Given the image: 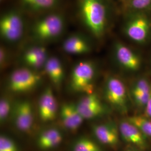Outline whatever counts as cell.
Listing matches in <instances>:
<instances>
[{
    "mask_svg": "<svg viewBox=\"0 0 151 151\" xmlns=\"http://www.w3.org/2000/svg\"><path fill=\"white\" fill-rule=\"evenodd\" d=\"M9 56L6 49L1 46L0 48V67L1 69H4L9 63Z\"/></svg>",
    "mask_w": 151,
    "mask_h": 151,
    "instance_id": "27",
    "label": "cell"
},
{
    "mask_svg": "<svg viewBox=\"0 0 151 151\" xmlns=\"http://www.w3.org/2000/svg\"><path fill=\"white\" fill-rule=\"evenodd\" d=\"M151 91V88L148 81L145 79H140L136 82L132 88V93L146 92Z\"/></svg>",
    "mask_w": 151,
    "mask_h": 151,
    "instance_id": "24",
    "label": "cell"
},
{
    "mask_svg": "<svg viewBox=\"0 0 151 151\" xmlns=\"http://www.w3.org/2000/svg\"><path fill=\"white\" fill-rule=\"evenodd\" d=\"M12 117L17 129L24 133L30 132L34 123V111L31 103L27 100H22L15 104Z\"/></svg>",
    "mask_w": 151,
    "mask_h": 151,
    "instance_id": "8",
    "label": "cell"
},
{
    "mask_svg": "<svg viewBox=\"0 0 151 151\" xmlns=\"http://www.w3.org/2000/svg\"><path fill=\"white\" fill-rule=\"evenodd\" d=\"M151 91L132 93L135 104L139 106H146L151 95Z\"/></svg>",
    "mask_w": 151,
    "mask_h": 151,
    "instance_id": "25",
    "label": "cell"
},
{
    "mask_svg": "<svg viewBox=\"0 0 151 151\" xmlns=\"http://www.w3.org/2000/svg\"><path fill=\"white\" fill-rule=\"evenodd\" d=\"M63 140V134L60 130L50 128L44 130L38 135L37 144L40 149L48 151L58 147Z\"/></svg>",
    "mask_w": 151,
    "mask_h": 151,
    "instance_id": "18",
    "label": "cell"
},
{
    "mask_svg": "<svg viewBox=\"0 0 151 151\" xmlns=\"http://www.w3.org/2000/svg\"><path fill=\"white\" fill-rule=\"evenodd\" d=\"M151 5V0H132L130 6L137 10H144Z\"/></svg>",
    "mask_w": 151,
    "mask_h": 151,
    "instance_id": "26",
    "label": "cell"
},
{
    "mask_svg": "<svg viewBox=\"0 0 151 151\" xmlns=\"http://www.w3.org/2000/svg\"><path fill=\"white\" fill-rule=\"evenodd\" d=\"M58 104L52 88L47 87L41 94L38 102L39 118L43 123L55 119L58 113Z\"/></svg>",
    "mask_w": 151,
    "mask_h": 151,
    "instance_id": "10",
    "label": "cell"
},
{
    "mask_svg": "<svg viewBox=\"0 0 151 151\" xmlns=\"http://www.w3.org/2000/svg\"><path fill=\"white\" fill-rule=\"evenodd\" d=\"M151 32V21L144 14H135L130 16L124 24V34L138 43L146 42Z\"/></svg>",
    "mask_w": 151,
    "mask_h": 151,
    "instance_id": "6",
    "label": "cell"
},
{
    "mask_svg": "<svg viewBox=\"0 0 151 151\" xmlns=\"http://www.w3.org/2000/svg\"><path fill=\"white\" fill-rule=\"evenodd\" d=\"M42 81V76L29 67L19 68L9 76L7 87L14 93H25L37 87Z\"/></svg>",
    "mask_w": 151,
    "mask_h": 151,
    "instance_id": "5",
    "label": "cell"
},
{
    "mask_svg": "<svg viewBox=\"0 0 151 151\" xmlns=\"http://www.w3.org/2000/svg\"><path fill=\"white\" fill-rule=\"evenodd\" d=\"M47 49L43 45H33L27 49L22 59L27 67L35 70L43 68L48 58Z\"/></svg>",
    "mask_w": 151,
    "mask_h": 151,
    "instance_id": "14",
    "label": "cell"
},
{
    "mask_svg": "<svg viewBox=\"0 0 151 151\" xmlns=\"http://www.w3.org/2000/svg\"><path fill=\"white\" fill-rule=\"evenodd\" d=\"M119 131L122 138L127 143L134 145L142 150L147 148V137L128 121H122L120 123Z\"/></svg>",
    "mask_w": 151,
    "mask_h": 151,
    "instance_id": "13",
    "label": "cell"
},
{
    "mask_svg": "<svg viewBox=\"0 0 151 151\" xmlns=\"http://www.w3.org/2000/svg\"><path fill=\"white\" fill-rule=\"evenodd\" d=\"M44 70L49 79L55 88L61 86L64 79L65 71L61 60L57 57H49Z\"/></svg>",
    "mask_w": 151,
    "mask_h": 151,
    "instance_id": "17",
    "label": "cell"
},
{
    "mask_svg": "<svg viewBox=\"0 0 151 151\" xmlns=\"http://www.w3.org/2000/svg\"><path fill=\"white\" fill-rule=\"evenodd\" d=\"M126 151H133V150H127Z\"/></svg>",
    "mask_w": 151,
    "mask_h": 151,
    "instance_id": "29",
    "label": "cell"
},
{
    "mask_svg": "<svg viewBox=\"0 0 151 151\" xmlns=\"http://www.w3.org/2000/svg\"><path fill=\"white\" fill-rule=\"evenodd\" d=\"M14 105L11 100L7 96H3L0 100V122L1 124L5 123L12 114Z\"/></svg>",
    "mask_w": 151,
    "mask_h": 151,
    "instance_id": "22",
    "label": "cell"
},
{
    "mask_svg": "<svg viewBox=\"0 0 151 151\" xmlns=\"http://www.w3.org/2000/svg\"><path fill=\"white\" fill-rule=\"evenodd\" d=\"M82 22L93 36L101 38L108 24V11L104 0H78Z\"/></svg>",
    "mask_w": 151,
    "mask_h": 151,
    "instance_id": "1",
    "label": "cell"
},
{
    "mask_svg": "<svg viewBox=\"0 0 151 151\" xmlns=\"http://www.w3.org/2000/svg\"><path fill=\"white\" fill-rule=\"evenodd\" d=\"M114 52L117 62L124 69L131 71L139 69L141 63L139 57L124 44L120 42L115 44Z\"/></svg>",
    "mask_w": 151,
    "mask_h": 151,
    "instance_id": "11",
    "label": "cell"
},
{
    "mask_svg": "<svg viewBox=\"0 0 151 151\" xmlns=\"http://www.w3.org/2000/svg\"><path fill=\"white\" fill-rule=\"evenodd\" d=\"M25 32V21L20 11L10 10L6 11L0 19V34L5 41L15 43L23 37Z\"/></svg>",
    "mask_w": 151,
    "mask_h": 151,
    "instance_id": "4",
    "label": "cell"
},
{
    "mask_svg": "<svg viewBox=\"0 0 151 151\" xmlns=\"http://www.w3.org/2000/svg\"><path fill=\"white\" fill-rule=\"evenodd\" d=\"M146 114L147 116L151 118V95L150 98L148 99V101L146 104Z\"/></svg>",
    "mask_w": 151,
    "mask_h": 151,
    "instance_id": "28",
    "label": "cell"
},
{
    "mask_svg": "<svg viewBox=\"0 0 151 151\" xmlns=\"http://www.w3.org/2000/svg\"><path fill=\"white\" fill-rule=\"evenodd\" d=\"M92 130L93 135L100 143L112 147L118 146L119 131L114 124H95L92 126Z\"/></svg>",
    "mask_w": 151,
    "mask_h": 151,
    "instance_id": "15",
    "label": "cell"
},
{
    "mask_svg": "<svg viewBox=\"0 0 151 151\" xmlns=\"http://www.w3.org/2000/svg\"><path fill=\"white\" fill-rule=\"evenodd\" d=\"M96 72V65L91 60H84L77 63L73 66L70 73V90L84 95L94 92Z\"/></svg>",
    "mask_w": 151,
    "mask_h": 151,
    "instance_id": "3",
    "label": "cell"
},
{
    "mask_svg": "<svg viewBox=\"0 0 151 151\" xmlns=\"http://www.w3.org/2000/svg\"><path fill=\"white\" fill-rule=\"evenodd\" d=\"M133 124L147 137L151 138V120L140 116H133L127 120Z\"/></svg>",
    "mask_w": 151,
    "mask_h": 151,
    "instance_id": "21",
    "label": "cell"
},
{
    "mask_svg": "<svg viewBox=\"0 0 151 151\" xmlns=\"http://www.w3.org/2000/svg\"><path fill=\"white\" fill-rule=\"evenodd\" d=\"M0 151H19L15 142L9 137L1 135L0 137Z\"/></svg>",
    "mask_w": 151,
    "mask_h": 151,
    "instance_id": "23",
    "label": "cell"
},
{
    "mask_svg": "<svg viewBox=\"0 0 151 151\" xmlns=\"http://www.w3.org/2000/svg\"><path fill=\"white\" fill-rule=\"evenodd\" d=\"M65 27V16L60 12H52L35 21L31 27L30 33L35 40L47 42L60 38Z\"/></svg>",
    "mask_w": 151,
    "mask_h": 151,
    "instance_id": "2",
    "label": "cell"
},
{
    "mask_svg": "<svg viewBox=\"0 0 151 151\" xmlns=\"http://www.w3.org/2000/svg\"><path fill=\"white\" fill-rule=\"evenodd\" d=\"M76 104L85 120L94 119L106 113L104 104L94 92L85 95Z\"/></svg>",
    "mask_w": 151,
    "mask_h": 151,
    "instance_id": "9",
    "label": "cell"
},
{
    "mask_svg": "<svg viewBox=\"0 0 151 151\" xmlns=\"http://www.w3.org/2000/svg\"><path fill=\"white\" fill-rule=\"evenodd\" d=\"M22 5L33 12L48 11L60 4V0H19Z\"/></svg>",
    "mask_w": 151,
    "mask_h": 151,
    "instance_id": "19",
    "label": "cell"
},
{
    "mask_svg": "<svg viewBox=\"0 0 151 151\" xmlns=\"http://www.w3.org/2000/svg\"><path fill=\"white\" fill-rule=\"evenodd\" d=\"M72 151H103L97 143L91 139L82 137L73 144Z\"/></svg>",
    "mask_w": 151,
    "mask_h": 151,
    "instance_id": "20",
    "label": "cell"
},
{
    "mask_svg": "<svg viewBox=\"0 0 151 151\" xmlns=\"http://www.w3.org/2000/svg\"><path fill=\"white\" fill-rule=\"evenodd\" d=\"M104 95L113 107L124 113L127 110V95L123 82L118 78L110 76L105 82Z\"/></svg>",
    "mask_w": 151,
    "mask_h": 151,
    "instance_id": "7",
    "label": "cell"
},
{
    "mask_svg": "<svg viewBox=\"0 0 151 151\" xmlns=\"http://www.w3.org/2000/svg\"><path fill=\"white\" fill-rule=\"evenodd\" d=\"M60 115L65 128L73 132L78 129L85 120L74 103L63 104L60 109Z\"/></svg>",
    "mask_w": 151,
    "mask_h": 151,
    "instance_id": "12",
    "label": "cell"
},
{
    "mask_svg": "<svg viewBox=\"0 0 151 151\" xmlns=\"http://www.w3.org/2000/svg\"><path fill=\"white\" fill-rule=\"evenodd\" d=\"M62 49L65 53L72 55H83L89 53L91 45L85 37L74 34L65 38L62 43Z\"/></svg>",
    "mask_w": 151,
    "mask_h": 151,
    "instance_id": "16",
    "label": "cell"
}]
</instances>
